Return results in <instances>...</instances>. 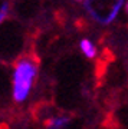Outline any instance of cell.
<instances>
[{"label":"cell","mask_w":128,"mask_h":129,"mask_svg":"<svg viewBox=\"0 0 128 129\" xmlns=\"http://www.w3.org/2000/svg\"><path fill=\"white\" fill-rule=\"evenodd\" d=\"M7 13H9V2H3L2 6H0V24L5 22V19L7 17Z\"/></svg>","instance_id":"cell-5"},{"label":"cell","mask_w":128,"mask_h":129,"mask_svg":"<svg viewBox=\"0 0 128 129\" xmlns=\"http://www.w3.org/2000/svg\"><path fill=\"white\" fill-rule=\"evenodd\" d=\"M37 66L33 60L25 57L14 64L13 72V99L16 102H23L28 98L32 89L33 80L36 76Z\"/></svg>","instance_id":"cell-1"},{"label":"cell","mask_w":128,"mask_h":129,"mask_svg":"<svg viewBox=\"0 0 128 129\" xmlns=\"http://www.w3.org/2000/svg\"><path fill=\"white\" fill-rule=\"evenodd\" d=\"M125 12L128 13V2H127V5H125Z\"/></svg>","instance_id":"cell-6"},{"label":"cell","mask_w":128,"mask_h":129,"mask_svg":"<svg viewBox=\"0 0 128 129\" xmlns=\"http://www.w3.org/2000/svg\"><path fill=\"white\" fill-rule=\"evenodd\" d=\"M125 0H85V9L95 22L110 24L114 22Z\"/></svg>","instance_id":"cell-2"},{"label":"cell","mask_w":128,"mask_h":129,"mask_svg":"<svg viewBox=\"0 0 128 129\" xmlns=\"http://www.w3.org/2000/svg\"><path fill=\"white\" fill-rule=\"evenodd\" d=\"M69 118L68 116H56L50 118L45 122V129H65L69 125Z\"/></svg>","instance_id":"cell-3"},{"label":"cell","mask_w":128,"mask_h":129,"mask_svg":"<svg viewBox=\"0 0 128 129\" xmlns=\"http://www.w3.org/2000/svg\"><path fill=\"white\" fill-rule=\"evenodd\" d=\"M81 50H82V53L87 56V57H89V59H94L96 56V47L94 46V43H92L91 40H88V39L81 40Z\"/></svg>","instance_id":"cell-4"}]
</instances>
